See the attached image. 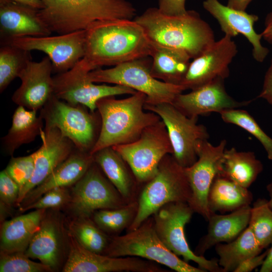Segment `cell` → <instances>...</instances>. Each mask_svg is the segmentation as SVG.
Masks as SVG:
<instances>
[{"label":"cell","instance_id":"obj_1","mask_svg":"<svg viewBox=\"0 0 272 272\" xmlns=\"http://www.w3.org/2000/svg\"><path fill=\"white\" fill-rule=\"evenodd\" d=\"M86 30L84 57L95 69L150 56V42L134 20L98 21Z\"/></svg>","mask_w":272,"mask_h":272},{"label":"cell","instance_id":"obj_2","mask_svg":"<svg viewBox=\"0 0 272 272\" xmlns=\"http://www.w3.org/2000/svg\"><path fill=\"white\" fill-rule=\"evenodd\" d=\"M153 44L185 51L193 59L216 41L210 25L194 10L181 15H168L150 8L133 19Z\"/></svg>","mask_w":272,"mask_h":272},{"label":"cell","instance_id":"obj_3","mask_svg":"<svg viewBox=\"0 0 272 272\" xmlns=\"http://www.w3.org/2000/svg\"><path fill=\"white\" fill-rule=\"evenodd\" d=\"M146 99V95L138 91L125 99L111 96L100 99L97 109L101 119V129L90 154L106 147L134 142L146 127L161 120L156 113L145 111Z\"/></svg>","mask_w":272,"mask_h":272},{"label":"cell","instance_id":"obj_4","mask_svg":"<svg viewBox=\"0 0 272 272\" xmlns=\"http://www.w3.org/2000/svg\"><path fill=\"white\" fill-rule=\"evenodd\" d=\"M41 19L52 32L63 34L86 30L93 23L110 19L132 20L136 10L127 0H41Z\"/></svg>","mask_w":272,"mask_h":272},{"label":"cell","instance_id":"obj_5","mask_svg":"<svg viewBox=\"0 0 272 272\" xmlns=\"http://www.w3.org/2000/svg\"><path fill=\"white\" fill-rule=\"evenodd\" d=\"M191 196L184 168L172 155H166L161 161L155 176L140 191L138 213L126 232L138 228L163 206L174 202L188 203Z\"/></svg>","mask_w":272,"mask_h":272},{"label":"cell","instance_id":"obj_6","mask_svg":"<svg viewBox=\"0 0 272 272\" xmlns=\"http://www.w3.org/2000/svg\"><path fill=\"white\" fill-rule=\"evenodd\" d=\"M110 257L135 256L165 265L177 272H205L180 259L164 244L158 236L153 216L135 230L111 236L105 254Z\"/></svg>","mask_w":272,"mask_h":272},{"label":"cell","instance_id":"obj_7","mask_svg":"<svg viewBox=\"0 0 272 272\" xmlns=\"http://www.w3.org/2000/svg\"><path fill=\"white\" fill-rule=\"evenodd\" d=\"M148 57L122 63L114 67L97 69L89 73L94 83H106L125 86L147 96L146 103H172L185 91L179 85L165 83L154 78L151 73V63Z\"/></svg>","mask_w":272,"mask_h":272},{"label":"cell","instance_id":"obj_8","mask_svg":"<svg viewBox=\"0 0 272 272\" xmlns=\"http://www.w3.org/2000/svg\"><path fill=\"white\" fill-rule=\"evenodd\" d=\"M112 147L127 164L140 185L151 180L162 159L173 153L166 125L161 119L146 127L136 141Z\"/></svg>","mask_w":272,"mask_h":272},{"label":"cell","instance_id":"obj_9","mask_svg":"<svg viewBox=\"0 0 272 272\" xmlns=\"http://www.w3.org/2000/svg\"><path fill=\"white\" fill-rule=\"evenodd\" d=\"M95 70L84 57L72 68L53 77V94L58 99L73 105H82L94 113L101 99L123 94H133L137 91L128 87L115 85H96L89 77Z\"/></svg>","mask_w":272,"mask_h":272},{"label":"cell","instance_id":"obj_10","mask_svg":"<svg viewBox=\"0 0 272 272\" xmlns=\"http://www.w3.org/2000/svg\"><path fill=\"white\" fill-rule=\"evenodd\" d=\"M194 213L187 202L167 203L153 215L156 232L160 240L170 251L188 262L193 261L205 271L223 272L218 259H208L196 255L190 248L184 228Z\"/></svg>","mask_w":272,"mask_h":272},{"label":"cell","instance_id":"obj_11","mask_svg":"<svg viewBox=\"0 0 272 272\" xmlns=\"http://www.w3.org/2000/svg\"><path fill=\"white\" fill-rule=\"evenodd\" d=\"M71 193L70 203L64 210L70 217H91L96 211L128 203L95 162L71 186Z\"/></svg>","mask_w":272,"mask_h":272},{"label":"cell","instance_id":"obj_12","mask_svg":"<svg viewBox=\"0 0 272 272\" xmlns=\"http://www.w3.org/2000/svg\"><path fill=\"white\" fill-rule=\"evenodd\" d=\"M144 109L157 114L165 124L176 162L184 168L194 164L199 143L209 138L205 126L197 123L198 117L186 116L170 103H145Z\"/></svg>","mask_w":272,"mask_h":272},{"label":"cell","instance_id":"obj_13","mask_svg":"<svg viewBox=\"0 0 272 272\" xmlns=\"http://www.w3.org/2000/svg\"><path fill=\"white\" fill-rule=\"evenodd\" d=\"M84 107L70 104L53 94L40 115L45 127L57 128L77 149L90 153L97 140L95 119Z\"/></svg>","mask_w":272,"mask_h":272},{"label":"cell","instance_id":"obj_14","mask_svg":"<svg viewBox=\"0 0 272 272\" xmlns=\"http://www.w3.org/2000/svg\"><path fill=\"white\" fill-rule=\"evenodd\" d=\"M68 254L62 272H167L155 262L135 256L110 257L83 247L69 232Z\"/></svg>","mask_w":272,"mask_h":272},{"label":"cell","instance_id":"obj_15","mask_svg":"<svg viewBox=\"0 0 272 272\" xmlns=\"http://www.w3.org/2000/svg\"><path fill=\"white\" fill-rule=\"evenodd\" d=\"M59 210H47L40 227L25 251L30 258L38 259L52 271L62 268L68 254V233L65 215Z\"/></svg>","mask_w":272,"mask_h":272},{"label":"cell","instance_id":"obj_16","mask_svg":"<svg viewBox=\"0 0 272 272\" xmlns=\"http://www.w3.org/2000/svg\"><path fill=\"white\" fill-rule=\"evenodd\" d=\"M227 141L222 140L216 146L208 140L201 141L197 148V159L192 165L184 168L189 181L191 196L188 204L193 211L208 221L212 213L208 206V195L214 179L218 173Z\"/></svg>","mask_w":272,"mask_h":272},{"label":"cell","instance_id":"obj_17","mask_svg":"<svg viewBox=\"0 0 272 272\" xmlns=\"http://www.w3.org/2000/svg\"><path fill=\"white\" fill-rule=\"evenodd\" d=\"M86 30L55 36L24 37L14 39L9 44L26 51L45 53L52 62L53 72H65L72 68L85 54Z\"/></svg>","mask_w":272,"mask_h":272},{"label":"cell","instance_id":"obj_18","mask_svg":"<svg viewBox=\"0 0 272 272\" xmlns=\"http://www.w3.org/2000/svg\"><path fill=\"white\" fill-rule=\"evenodd\" d=\"M238 52L231 36L225 35L190 62L180 85L185 90H193L214 79L229 76V65Z\"/></svg>","mask_w":272,"mask_h":272},{"label":"cell","instance_id":"obj_19","mask_svg":"<svg viewBox=\"0 0 272 272\" xmlns=\"http://www.w3.org/2000/svg\"><path fill=\"white\" fill-rule=\"evenodd\" d=\"M225 79L218 78L188 93H180L172 104L189 117H198L212 112H220L249 104L251 100L238 101L230 96Z\"/></svg>","mask_w":272,"mask_h":272},{"label":"cell","instance_id":"obj_20","mask_svg":"<svg viewBox=\"0 0 272 272\" xmlns=\"http://www.w3.org/2000/svg\"><path fill=\"white\" fill-rule=\"evenodd\" d=\"M52 73L48 56L39 61L29 60L18 76L21 84L13 94L12 101L28 110L41 109L53 95Z\"/></svg>","mask_w":272,"mask_h":272},{"label":"cell","instance_id":"obj_21","mask_svg":"<svg viewBox=\"0 0 272 272\" xmlns=\"http://www.w3.org/2000/svg\"><path fill=\"white\" fill-rule=\"evenodd\" d=\"M40 137L41 147L35 154V167L30 181L21 190L17 207L27 194L42 183L76 149L74 144L55 127H45Z\"/></svg>","mask_w":272,"mask_h":272},{"label":"cell","instance_id":"obj_22","mask_svg":"<svg viewBox=\"0 0 272 272\" xmlns=\"http://www.w3.org/2000/svg\"><path fill=\"white\" fill-rule=\"evenodd\" d=\"M202 6L218 21L225 34L231 37L243 35L252 45L253 58L260 63L264 61L269 51L261 43V33H257L254 28L259 19L258 16L231 8L219 0H205Z\"/></svg>","mask_w":272,"mask_h":272},{"label":"cell","instance_id":"obj_23","mask_svg":"<svg viewBox=\"0 0 272 272\" xmlns=\"http://www.w3.org/2000/svg\"><path fill=\"white\" fill-rule=\"evenodd\" d=\"M52 33L39 17L38 9L0 0L1 45L17 38L46 36Z\"/></svg>","mask_w":272,"mask_h":272},{"label":"cell","instance_id":"obj_24","mask_svg":"<svg viewBox=\"0 0 272 272\" xmlns=\"http://www.w3.org/2000/svg\"><path fill=\"white\" fill-rule=\"evenodd\" d=\"M94 162L90 153L76 149L42 183L27 194L18 210L34 202L51 189L72 186L82 177Z\"/></svg>","mask_w":272,"mask_h":272},{"label":"cell","instance_id":"obj_25","mask_svg":"<svg viewBox=\"0 0 272 272\" xmlns=\"http://www.w3.org/2000/svg\"><path fill=\"white\" fill-rule=\"evenodd\" d=\"M251 207L243 206L229 214L212 213L209 220L207 234L201 238L194 253L203 256L213 246L221 242H229L235 239L249 224Z\"/></svg>","mask_w":272,"mask_h":272},{"label":"cell","instance_id":"obj_26","mask_svg":"<svg viewBox=\"0 0 272 272\" xmlns=\"http://www.w3.org/2000/svg\"><path fill=\"white\" fill-rule=\"evenodd\" d=\"M94 162L128 202L138 201L140 184L130 168L112 147L101 149L93 155Z\"/></svg>","mask_w":272,"mask_h":272},{"label":"cell","instance_id":"obj_27","mask_svg":"<svg viewBox=\"0 0 272 272\" xmlns=\"http://www.w3.org/2000/svg\"><path fill=\"white\" fill-rule=\"evenodd\" d=\"M46 210H34L1 224L0 252H25Z\"/></svg>","mask_w":272,"mask_h":272},{"label":"cell","instance_id":"obj_28","mask_svg":"<svg viewBox=\"0 0 272 272\" xmlns=\"http://www.w3.org/2000/svg\"><path fill=\"white\" fill-rule=\"evenodd\" d=\"M150 43L152 75L165 83L180 85L191 57L182 50Z\"/></svg>","mask_w":272,"mask_h":272},{"label":"cell","instance_id":"obj_29","mask_svg":"<svg viewBox=\"0 0 272 272\" xmlns=\"http://www.w3.org/2000/svg\"><path fill=\"white\" fill-rule=\"evenodd\" d=\"M262 170L263 165L254 152L238 151L232 147L225 149L218 174L248 188Z\"/></svg>","mask_w":272,"mask_h":272},{"label":"cell","instance_id":"obj_30","mask_svg":"<svg viewBox=\"0 0 272 272\" xmlns=\"http://www.w3.org/2000/svg\"><path fill=\"white\" fill-rule=\"evenodd\" d=\"M252 199V194L247 188L217 174L208 192V206L212 214L233 212L250 205Z\"/></svg>","mask_w":272,"mask_h":272},{"label":"cell","instance_id":"obj_31","mask_svg":"<svg viewBox=\"0 0 272 272\" xmlns=\"http://www.w3.org/2000/svg\"><path fill=\"white\" fill-rule=\"evenodd\" d=\"M43 119L37 111L22 106L15 110L12 125L8 133L2 138L3 147L11 157L22 145L34 141L43 129Z\"/></svg>","mask_w":272,"mask_h":272},{"label":"cell","instance_id":"obj_32","mask_svg":"<svg viewBox=\"0 0 272 272\" xmlns=\"http://www.w3.org/2000/svg\"><path fill=\"white\" fill-rule=\"evenodd\" d=\"M215 246L223 272L234 271L243 261L260 254L263 249L248 226L232 241Z\"/></svg>","mask_w":272,"mask_h":272},{"label":"cell","instance_id":"obj_33","mask_svg":"<svg viewBox=\"0 0 272 272\" xmlns=\"http://www.w3.org/2000/svg\"><path fill=\"white\" fill-rule=\"evenodd\" d=\"M65 223L69 232L83 247L105 254L111 236L100 229L91 217H70L65 215Z\"/></svg>","mask_w":272,"mask_h":272},{"label":"cell","instance_id":"obj_34","mask_svg":"<svg viewBox=\"0 0 272 272\" xmlns=\"http://www.w3.org/2000/svg\"><path fill=\"white\" fill-rule=\"evenodd\" d=\"M138 210V201L118 208L99 210L91 218L97 226L110 236L119 235L133 222Z\"/></svg>","mask_w":272,"mask_h":272},{"label":"cell","instance_id":"obj_35","mask_svg":"<svg viewBox=\"0 0 272 272\" xmlns=\"http://www.w3.org/2000/svg\"><path fill=\"white\" fill-rule=\"evenodd\" d=\"M32 59L30 51L12 44L1 45L0 92L2 93Z\"/></svg>","mask_w":272,"mask_h":272},{"label":"cell","instance_id":"obj_36","mask_svg":"<svg viewBox=\"0 0 272 272\" xmlns=\"http://www.w3.org/2000/svg\"><path fill=\"white\" fill-rule=\"evenodd\" d=\"M248 226L263 249L272 243V210L268 200L258 198L251 207Z\"/></svg>","mask_w":272,"mask_h":272},{"label":"cell","instance_id":"obj_37","mask_svg":"<svg viewBox=\"0 0 272 272\" xmlns=\"http://www.w3.org/2000/svg\"><path fill=\"white\" fill-rule=\"evenodd\" d=\"M219 114L225 122L236 125L253 135L263 146L268 159L272 160V138L247 111L235 108L224 110Z\"/></svg>","mask_w":272,"mask_h":272},{"label":"cell","instance_id":"obj_38","mask_svg":"<svg viewBox=\"0 0 272 272\" xmlns=\"http://www.w3.org/2000/svg\"><path fill=\"white\" fill-rule=\"evenodd\" d=\"M1 272L53 271L50 267L41 262L31 260L24 252H0Z\"/></svg>","mask_w":272,"mask_h":272},{"label":"cell","instance_id":"obj_39","mask_svg":"<svg viewBox=\"0 0 272 272\" xmlns=\"http://www.w3.org/2000/svg\"><path fill=\"white\" fill-rule=\"evenodd\" d=\"M71 198V187H55L46 191L35 201L19 211L23 213L30 210H64L69 204Z\"/></svg>","mask_w":272,"mask_h":272},{"label":"cell","instance_id":"obj_40","mask_svg":"<svg viewBox=\"0 0 272 272\" xmlns=\"http://www.w3.org/2000/svg\"><path fill=\"white\" fill-rule=\"evenodd\" d=\"M35 167L34 152L28 156L12 157L5 169L18 183L21 190L32 178Z\"/></svg>","mask_w":272,"mask_h":272},{"label":"cell","instance_id":"obj_41","mask_svg":"<svg viewBox=\"0 0 272 272\" xmlns=\"http://www.w3.org/2000/svg\"><path fill=\"white\" fill-rule=\"evenodd\" d=\"M20 188L5 169L0 173V202L12 208L17 207Z\"/></svg>","mask_w":272,"mask_h":272},{"label":"cell","instance_id":"obj_42","mask_svg":"<svg viewBox=\"0 0 272 272\" xmlns=\"http://www.w3.org/2000/svg\"><path fill=\"white\" fill-rule=\"evenodd\" d=\"M186 0H158V9L168 15H181L187 10L185 8Z\"/></svg>","mask_w":272,"mask_h":272},{"label":"cell","instance_id":"obj_43","mask_svg":"<svg viewBox=\"0 0 272 272\" xmlns=\"http://www.w3.org/2000/svg\"><path fill=\"white\" fill-rule=\"evenodd\" d=\"M268 249L262 253L251 256L240 263L234 272H249L261 266L267 255Z\"/></svg>","mask_w":272,"mask_h":272},{"label":"cell","instance_id":"obj_44","mask_svg":"<svg viewBox=\"0 0 272 272\" xmlns=\"http://www.w3.org/2000/svg\"><path fill=\"white\" fill-rule=\"evenodd\" d=\"M257 98L265 100L272 106V58L265 74L262 89Z\"/></svg>","mask_w":272,"mask_h":272},{"label":"cell","instance_id":"obj_45","mask_svg":"<svg viewBox=\"0 0 272 272\" xmlns=\"http://www.w3.org/2000/svg\"><path fill=\"white\" fill-rule=\"evenodd\" d=\"M262 39L272 45V11L268 13L264 20V29L261 32Z\"/></svg>","mask_w":272,"mask_h":272},{"label":"cell","instance_id":"obj_46","mask_svg":"<svg viewBox=\"0 0 272 272\" xmlns=\"http://www.w3.org/2000/svg\"><path fill=\"white\" fill-rule=\"evenodd\" d=\"M253 0H228L227 6L235 10L246 11Z\"/></svg>","mask_w":272,"mask_h":272},{"label":"cell","instance_id":"obj_47","mask_svg":"<svg viewBox=\"0 0 272 272\" xmlns=\"http://www.w3.org/2000/svg\"><path fill=\"white\" fill-rule=\"evenodd\" d=\"M271 246L268 249L267 255L260 268V272L272 271V243Z\"/></svg>","mask_w":272,"mask_h":272},{"label":"cell","instance_id":"obj_48","mask_svg":"<svg viewBox=\"0 0 272 272\" xmlns=\"http://www.w3.org/2000/svg\"><path fill=\"white\" fill-rule=\"evenodd\" d=\"M15 3L40 10L44 7L41 0H10Z\"/></svg>","mask_w":272,"mask_h":272},{"label":"cell","instance_id":"obj_49","mask_svg":"<svg viewBox=\"0 0 272 272\" xmlns=\"http://www.w3.org/2000/svg\"><path fill=\"white\" fill-rule=\"evenodd\" d=\"M266 190L270 197L269 200H268V205L270 208L272 210V181L267 185Z\"/></svg>","mask_w":272,"mask_h":272}]
</instances>
